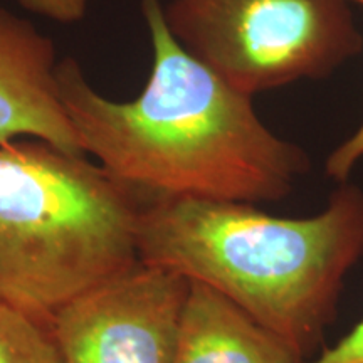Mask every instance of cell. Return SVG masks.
<instances>
[{
    "instance_id": "obj_5",
    "label": "cell",
    "mask_w": 363,
    "mask_h": 363,
    "mask_svg": "<svg viewBox=\"0 0 363 363\" xmlns=\"http://www.w3.org/2000/svg\"><path fill=\"white\" fill-rule=\"evenodd\" d=\"M189 281L136 262L51 321L62 363H172Z\"/></svg>"
},
{
    "instance_id": "obj_3",
    "label": "cell",
    "mask_w": 363,
    "mask_h": 363,
    "mask_svg": "<svg viewBox=\"0 0 363 363\" xmlns=\"http://www.w3.org/2000/svg\"><path fill=\"white\" fill-rule=\"evenodd\" d=\"M140 207L86 155L40 140L0 145V296L51 323L138 262Z\"/></svg>"
},
{
    "instance_id": "obj_11",
    "label": "cell",
    "mask_w": 363,
    "mask_h": 363,
    "mask_svg": "<svg viewBox=\"0 0 363 363\" xmlns=\"http://www.w3.org/2000/svg\"><path fill=\"white\" fill-rule=\"evenodd\" d=\"M303 363H363V318L335 347Z\"/></svg>"
},
{
    "instance_id": "obj_2",
    "label": "cell",
    "mask_w": 363,
    "mask_h": 363,
    "mask_svg": "<svg viewBox=\"0 0 363 363\" xmlns=\"http://www.w3.org/2000/svg\"><path fill=\"white\" fill-rule=\"evenodd\" d=\"M136 252L143 264L216 289L305 362L363 257V190L343 182L310 217L214 199L147 202L136 220Z\"/></svg>"
},
{
    "instance_id": "obj_1",
    "label": "cell",
    "mask_w": 363,
    "mask_h": 363,
    "mask_svg": "<svg viewBox=\"0 0 363 363\" xmlns=\"http://www.w3.org/2000/svg\"><path fill=\"white\" fill-rule=\"evenodd\" d=\"M153 62L131 101L89 84L76 59L57 65L59 99L86 155L143 203L160 199L278 202L310 169L298 145L262 123L252 96L179 44L163 0H140Z\"/></svg>"
},
{
    "instance_id": "obj_10",
    "label": "cell",
    "mask_w": 363,
    "mask_h": 363,
    "mask_svg": "<svg viewBox=\"0 0 363 363\" xmlns=\"http://www.w3.org/2000/svg\"><path fill=\"white\" fill-rule=\"evenodd\" d=\"M26 11L61 24H74L84 17L88 0H16Z\"/></svg>"
},
{
    "instance_id": "obj_6",
    "label": "cell",
    "mask_w": 363,
    "mask_h": 363,
    "mask_svg": "<svg viewBox=\"0 0 363 363\" xmlns=\"http://www.w3.org/2000/svg\"><path fill=\"white\" fill-rule=\"evenodd\" d=\"M54 40L0 7V145L21 136L86 155L57 89Z\"/></svg>"
},
{
    "instance_id": "obj_8",
    "label": "cell",
    "mask_w": 363,
    "mask_h": 363,
    "mask_svg": "<svg viewBox=\"0 0 363 363\" xmlns=\"http://www.w3.org/2000/svg\"><path fill=\"white\" fill-rule=\"evenodd\" d=\"M0 363H62L51 323L0 296Z\"/></svg>"
},
{
    "instance_id": "obj_4",
    "label": "cell",
    "mask_w": 363,
    "mask_h": 363,
    "mask_svg": "<svg viewBox=\"0 0 363 363\" xmlns=\"http://www.w3.org/2000/svg\"><path fill=\"white\" fill-rule=\"evenodd\" d=\"M163 16L185 51L252 98L328 78L363 51L348 0H170Z\"/></svg>"
},
{
    "instance_id": "obj_9",
    "label": "cell",
    "mask_w": 363,
    "mask_h": 363,
    "mask_svg": "<svg viewBox=\"0 0 363 363\" xmlns=\"http://www.w3.org/2000/svg\"><path fill=\"white\" fill-rule=\"evenodd\" d=\"M350 4L363 7V0H348ZM363 158V123L355 133L348 136L342 145H338L326 158L325 172L326 177L333 179L338 184L348 182L357 163Z\"/></svg>"
},
{
    "instance_id": "obj_7",
    "label": "cell",
    "mask_w": 363,
    "mask_h": 363,
    "mask_svg": "<svg viewBox=\"0 0 363 363\" xmlns=\"http://www.w3.org/2000/svg\"><path fill=\"white\" fill-rule=\"evenodd\" d=\"M172 363H303L283 340L208 286L189 281Z\"/></svg>"
}]
</instances>
